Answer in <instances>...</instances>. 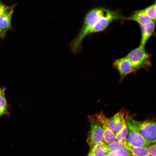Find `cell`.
Instances as JSON below:
<instances>
[{
	"instance_id": "obj_23",
	"label": "cell",
	"mask_w": 156,
	"mask_h": 156,
	"mask_svg": "<svg viewBox=\"0 0 156 156\" xmlns=\"http://www.w3.org/2000/svg\"><path fill=\"white\" fill-rule=\"evenodd\" d=\"M4 90L3 89H2L0 87V94L2 93V92H3V91Z\"/></svg>"
},
{
	"instance_id": "obj_15",
	"label": "cell",
	"mask_w": 156,
	"mask_h": 156,
	"mask_svg": "<svg viewBox=\"0 0 156 156\" xmlns=\"http://www.w3.org/2000/svg\"><path fill=\"white\" fill-rule=\"evenodd\" d=\"M8 104L5 96L4 90L0 95V118L3 116L8 115Z\"/></svg>"
},
{
	"instance_id": "obj_12",
	"label": "cell",
	"mask_w": 156,
	"mask_h": 156,
	"mask_svg": "<svg viewBox=\"0 0 156 156\" xmlns=\"http://www.w3.org/2000/svg\"><path fill=\"white\" fill-rule=\"evenodd\" d=\"M123 19L135 21L140 26L153 21L144 13L143 9L136 11L130 16L124 18Z\"/></svg>"
},
{
	"instance_id": "obj_22",
	"label": "cell",
	"mask_w": 156,
	"mask_h": 156,
	"mask_svg": "<svg viewBox=\"0 0 156 156\" xmlns=\"http://www.w3.org/2000/svg\"><path fill=\"white\" fill-rule=\"evenodd\" d=\"M6 31L0 27V38L3 37L5 35Z\"/></svg>"
},
{
	"instance_id": "obj_20",
	"label": "cell",
	"mask_w": 156,
	"mask_h": 156,
	"mask_svg": "<svg viewBox=\"0 0 156 156\" xmlns=\"http://www.w3.org/2000/svg\"><path fill=\"white\" fill-rule=\"evenodd\" d=\"M150 155L151 156H156V144L155 143L148 146Z\"/></svg>"
},
{
	"instance_id": "obj_9",
	"label": "cell",
	"mask_w": 156,
	"mask_h": 156,
	"mask_svg": "<svg viewBox=\"0 0 156 156\" xmlns=\"http://www.w3.org/2000/svg\"><path fill=\"white\" fill-rule=\"evenodd\" d=\"M126 116L124 111L121 110L108 118L109 127L115 133L120 131L126 123Z\"/></svg>"
},
{
	"instance_id": "obj_8",
	"label": "cell",
	"mask_w": 156,
	"mask_h": 156,
	"mask_svg": "<svg viewBox=\"0 0 156 156\" xmlns=\"http://www.w3.org/2000/svg\"><path fill=\"white\" fill-rule=\"evenodd\" d=\"M113 66L118 71L121 79L136 70L131 63L125 57L116 60Z\"/></svg>"
},
{
	"instance_id": "obj_13",
	"label": "cell",
	"mask_w": 156,
	"mask_h": 156,
	"mask_svg": "<svg viewBox=\"0 0 156 156\" xmlns=\"http://www.w3.org/2000/svg\"><path fill=\"white\" fill-rule=\"evenodd\" d=\"M107 153L105 143L103 142L90 147L87 156H105Z\"/></svg>"
},
{
	"instance_id": "obj_25",
	"label": "cell",
	"mask_w": 156,
	"mask_h": 156,
	"mask_svg": "<svg viewBox=\"0 0 156 156\" xmlns=\"http://www.w3.org/2000/svg\"></svg>"
},
{
	"instance_id": "obj_4",
	"label": "cell",
	"mask_w": 156,
	"mask_h": 156,
	"mask_svg": "<svg viewBox=\"0 0 156 156\" xmlns=\"http://www.w3.org/2000/svg\"><path fill=\"white\" fill-rule=\"evenodd\" d=\"M90 128L88 133L87 142L90 147L99 143L103 141V131L96 120L94 115L89 116Z\"/></svg>"
},
{
	"instance_id": "obj_2",
	"label": "cell",
	"mask_w": 156,
	"mask_h": 156,
	"mask_svg": "<svg viewBox=\"0 0 156 156\" xmlns=\"http://www.w3.org/2000/svg\"><path fill=\"white\" fill-rule=\"evenodd\" d=\"M126 121L146 141L151 143L156 142V122L152 120L137 121L129 116H126Z\"/></svg>"
},
{
	"instance_id": "obj_16",
	"label": "cell",
	"mask_w": 156,
	"mask_h": 156,
	"mask_svg": "<svg viewBox=\"0 0 156 156\" xmlns=\"http://www.w3.org/2000/svg\"><path fill=\"white\" fill-rule=\"evenodd\" d=\"M105 146L108 152L116 151L125 148L124 143L117 140L105 143Z\"/></svg>"
},
{
	"instance_id": "obj_5",
	"label": "cell",
	"mask_w": 156,
	"mask_h": 156,
	"mask_svg": "<svg viewBox=\"0 0 156 156\" xmlns=\"http://www.w3.org/2000/svg\"><path fill=\"white\" fill-rule=\"evenodd\" d=\"M94 116L103 131L104 143L107 144L116 140L115 133L109 126L108 118L105 116L103 112H100Z\"/></svg>"
},
{
	"instance_id": "obj_11",
	"label": "cell",
	"mask_w": 156,
	"mask_h": 156,
	"mask_svg": "<svg viewBox=\"0 0 156 156\" xmlns=\"http://www.w3.org/2000/svg\"><path fill=\"white\" fill-rule=\"evenodd\" d=\"M14 6H7L5 12L0 16V27L6 31L11 28V20Z\"/></svg>"
},
{
	"instance_id": "obj_24",
	"label": "cell",
	"mask_w": 156,
	"mask_h": 156,
	"mask_svg": "<svg viewBox=\"0 0 156 156\" xmlns=\"http://www.w3.org/2000/svg\"><path fill=\"white\" fill-rule=\"evenodd\" d=\"M132 156H134V155H132Z\"/></svg>"
},
{
	"instance_id": "obj_14",
	"label": "cell",
	"mask_w": 156,
	"mask_h": 156,
	"mask_svg": "<svg viewBox=\"0 0 156 156\" xmlns=\"http://www.w3.org/2000/svg\"><path fill=\"white\" fill-rule=\"evenodd\" d=\"M125 148L128 150L133 155L135 156H149L150 154L148 147H136L129 144L127 140L123 142Z\"/></svg>"
},
{
	"instance_id": "obj_19",
	"label": "cell",
	"mask_w": 156,
	"mask_h": 156,
	"mask_svg": "<svg viewBox=\"0 0 156 156\" xmlns=\"http://www.w3.org/2000/svg\"><path fill=\"white\" fill-rule=\"evenodd\" d=\"M132 155L128 150L123 148L118 151L108 152L105 156H132Z\"/></svg>"
},
{
	"instance_id": "obj_21",
	"label": "cell",
	"mask_w": 156,
	"mask_h": 156,
	"mask_svg": "<svg viewBox=\"0 0 156 156\" xmlns=\"http://www.w3.org/2000/svg\"><path fill=\"white\" fill-rule=\"evenodd\" d=\"M7 6L2 2H0V16L4 13L7 8Z\"/></svg>"
},
{
	"instance_id": "obj_10",
	"label": "cell",
	"mask_w": 156,
	"mask_h": 156,
	"mask_svg": "<svg viewBox=\"0 0 156 156\" xmlns=\"http://www.w3.org/2000/svg\"><path fill=\"white\" fill-rule=\"evenodd\" d=\"M155 26V23L154 21L140 26L141 37L140 46L145 47L147 40L154 32Z\"/></svg>"
},
{
	"instance_id": "obj_18",
	"label": "cell",
	"mask_w": 156,
	"mask_h": 156,
	"mask_svg": "<svg viewBox=\"0 0 156 156\" xmlns=\"http://www.w3.org/2000/svg\"><path fill=\"white\" fill-rule=\"evenodd\" d=\"M156 2L151 5L143 9L144 13L153 21L156 20Z\"/></svg>"
},
{
	"instance_id": "obj_6",
	"label": "cell",
	"mask_w": 156,
	"mask_h": 156,
	"mask_svg": "<svg viewBox=\"0 0 156 156\" xmlns=\"http://www.w3.org/2000/svg\"><path fill=\"white\" fill-rule=\"evenodd\" d=\"M123 18L119 13L112 10L109 14L101 18L95 24L90 30L88 35L103 31L106 29L112 21Z\"/></svg>"
},
{
	"instance_id": "obj_7",
	"label": "cell",
	"mask_w": 156,
	"mask_h": 156,
	"mask_svg": "<svg viewBox=\"0 0 156 156\" xmlns=\"http://www.w3.org/2000/svg\"><path fill=\"white\" fill-rule=\"evenodd\" d=\"M128 133L127 141L131 146L136 147H148L151 144L136 131L130 124L126 121Z\"/></svg>"
},
{
	"instance_id": "obj_1",
	"label": "cell",
	"mask_w": 156,
	"mask_h": 156,
	"mask_svg": "<svg viewBox=\"0 0 156 156\" xmlns=\"http://www.w3.org/2000/svg\"><path fill=\"white\" fill-rule=\"evenodd\" d=\"M112 10L102 7L94 8L88 12L85 17L82 27L77 36V39L82 41L88 35L95 24L102 17L109 14Z\"/></svg>"
},
{
	"instance_id": "obj_3",
	"label": "cell",
	"mask_w": 156,
	"mask_h": 156,
	"mask_svg": "<svg viewBox=\"0 0 156 156\" xmlns=\"http://www.w3.org/2000/svg\"><path fill=\"white\" fill-rule=\"evenodd\" d=\"M150 56L145 47L139 46L132 50L125 57L130 61L136 70L148 67L151 65Z\"/></svg>"
},
{
	"instance_id": "obj_17",
	"label": "cell",
	"mask_w": 156,
	"mask_h": 156,
	"mask_svg": "<svg viewBox=\"0 0 156 156\" xmlns=\"http://www.w3.org/2000/svg\"><path fill=\"white\" fill-rule=\"evenodd\" d=\"M128 133V129L126 123L120 131L115 133L116 140L123 142L126 141Z\"/></svg>"
}]
</instances>
